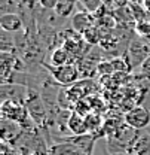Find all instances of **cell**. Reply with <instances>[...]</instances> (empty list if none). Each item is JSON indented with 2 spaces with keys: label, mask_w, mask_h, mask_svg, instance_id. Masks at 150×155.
I'll return each instance as SVG.
<instances>
[{
  "label": "cell",
  "mask_w": 150,
  "mask_h": 155,
  "mask_svg": "<svg viewBox=\"0 0 150 155\" xmlns=\"http://www.w3.org/2000/svg\"><path fill=\"white\" fill-rule=\"evenodd\" d=\"M123 122L135 131H144L150 127V107L146 104H137L128 109L123 115Z\"/></svg>",
  "instance_id": "6da1fadb"
},
{
  "label": "cell",
  "mask_w": 150,
  "mask_h": 155,
  "mask_svg": "<svg viewBox=\"0 0 150 155\" xmlns=\"http://www.w3.org/2000/svg\"><path fill=\"white\" fill-rule=\"evenodd\" d=\"M48 70L51 72L52 78L55 79L56 84L62 85V87H72L75 85L76 81L80 76V72H79V67L77 64L73 63H69L65 66H59V67H54V66H48Z\"/></svg>",
  "instance_id": "7a4b0ae2"
},
{
  "label": "cell",
  "mask_w": 150,
  "mask_h": 155,
  "mask_svg": "<svg viewBox=\"0 0 150 155\" xmlns=\"http://www.w3.org/2000/svg\"><path fill=\"white\" fill-rule=\"evenodd\" d=\"M2 115L5 119L14 121L21 127H24L27 119H31L25 104L19 101H14V100H6L2 103Z\"/></svg>",
  "instance_id": "3957f363"
},
{
  "label": "cell",
  "mask_w": 150,
  "mask_h": 155,
  "mask_svg": "<svg viewBox=\"0 0 150 155\" xmlns=\"http://www.w3.org/2000/svg\"><path fill=\"white\" fill-rule=\"evenodd\" d=\"M150 55V45L144 39H134L129 43L128 48V61L131 64V69L135 67H141L143 63L149 58Z\"/></svg>",
  "instance_id": "277c9868"
},
{
  "label": "cell",
  "mask_w": 150,
  "mask_h": 155,
  "mask_svg": "<svg viewBox=\"0 0 150 155\" xmlns=\"http://www.w3.org/2000/svg\"><path fill=\"white\" fill-rule=\"evenodd\" d=\"M25 107L30 114V118L34 121L36 125H43L45 124L48 114H46L45 103H43L42 97L39 96L37 93H33V91L28 93L27 100H25Z\"/></svg>",
  "instance_id": "5b68a950"
},
{
  "label": "cell",
  "mask_w": 150,
  "mask_h": 155,
  "mask_svg": "<svg viewBox=\"0 0 150 155\" xmlns=\"http://www.w3.org/2000/svg\"><path fill=\"white\" fill-rule=\"evenodd\" d=\"M2 94H3V101L6 100H14L25 104V100L28 93L25 91V88L19 84H3L2 85Z\"/></svg>",
  "instance_id": "8992f818"
},
{
  "label": "cell",
  "mask_w": 150,
  "mask_h": 155,
  "mask_svg": "<svg viewBox=\"0 0 150 155\" xmlns=\"http://www.w3.org/2000/svg\"><path fill=\"white\" fill-rule=\"evenodd\" d=\"M94 21L95 18L88 11H80L72 17V27L77 35H83L86 30L94 27Z\"/></svg>",
  "instance_id": "52a82bcc"
},
{
  "label": "cell",
  "mask_w": 150,
  "mask_h": 155,
  "mask_svg": "<svg viewBox=\"0 0 150 155\" xmlns=\"http://www.w3.org/2000/svg\"><path fill=\"white\" fill-rule=\"evenodd\" d=\"M129 154H132V155H150V134L146 131V130L137 133Z\"/></svg>",
  "instance_id": "ba28073f"
},
{
  "label": "cell",
  "mask_w": 150,
  "mask_h": 155,
  "mask_svg": "<svg viewBox=\"0 0 150 155\" xmlns=\"http://www.w3.org/2000/svg\"><path fill=\"white\" fill-rule=\"evenodd\" d=\"M0 27H2V30H5L8 33H15L22 28V19L19 15L14 14V12L3 14L0 17Z\"/></svg>",
  "instance_id": "9c48e42d"
},
{
  "label": "cell",
  "mask_w": 150,
  "mask_h": 155,
  "mask_svg": "<svg viewBox=\"0 0 150 155\" xmlns=\"http://www.w3.org/2000/svg\"><path fill=\"white\" fill-rule=\"evenodd\" d=\"M48 154L49 155H83V152L76 145H73L72 142L62 139V143H55L54 146H51Z\"/></svg>",
  "instance_id": "30bf717a"
},
{
  "label": "cell",
  "mask_w": 150,
  "mask_h": 155,
  "mask_svg": "<svg viewBox=\"0 0 150 155\" xmlns=\"http://www.w3.org/2000/svg\"><path fill=\"white\" fill-rule=\"evenodd\" d=\"M21 125L14 122V121H9V119H2V139L5 142H12L15 140L19 134H21Z\"/></svg>",
  "instance_id": "8fae6325"
},
{
  "label": "cell",
  "mask_w": 150,
  "mask_h": 155,
  "mask_svg": "<svg viewBox=\"0 0 150 155\" xmlns=\"http://www.w3.org/2000/svg\"><path fill=\"white\" fill-rule=\"evenodd\" d=\"M67 125L70 128V133H73L75 136H83V134H89L86 124H85V118L80 116L79 114H72L70 118L67 119Z\"/></svg>",
  "instance_id": "7c38bea8"
},
{
  "label": "cell",
  "mask_w": 150,
  "mask_h": 155,
  "mask_svg": "<svg viewBox=\"0 0 150 155\" xmlns=\"http://www.w3.org/2000/svg\"><path fill=\"white\" fill-rule=\"evenodd\" d=\"M70 54L65 51L64 46H59V48H55L54 52L51 54V66L54 67H59V66H65L70 63Z\"/></svg>",
  "instance_id": "4fadbf2b"
},
{
  "label": "cell",
  "mask_w": 150,
  "mask_h": 155,
  "mask_svg": "<svg viewBox=\"0 0 150 155\" xmlns=\"http://www.w3.org/2000/svg\"><path fill=\"white\" fill-rule=\"evenodd\" d=\"M75 6H76V3H70V2H62V0H59L58 5H56V8H55V14L58 17H61V18L72 17V15L76 14Z\"/></svg>",
  "instance_id": "5bb4252c"
},
{
  "label": "cell",
  "mask_w": 150,
  "mask_h": 155,
  "mask_svg": "<svg viewBox=\"0 0 150 155\" xmlns=\"http://www.w3.org/2000/svg\"><path fill=\"white\" fill-rule=\"evenodd\" d=\"M134 30L137 33V36L140 39H150V18L143 19V21H137L134 25Z\"/></svg>",
  "instance_id": "9a60e30c"
},
{
  "label": "cell",
  "mask_w": 150,
  "mask_h": 155,
  "mask_svg": "<svg viewBox=\"0 0 150 155\" xmlns=\"http://www.w3.org/2000/svg\"><path fill=\"white\" fill-rule=\"evenodd\" d=\"M110 63H112L114 72L126 73V72L132 70L131 64H129V61H128V58L126 57H116V58H113V60H110Z\"/></svg>",
  "instance_id": "2e32d148"
},
{
  "label": "cell",
  "mask_w": 150,
  "mask_h": 155,
  "mask_svg": "<svg viewBox=\"0 0 150 155\" xmlns=\"http://www.w3.org/2000/svg\"><path fill=\"white\" fill-rule=\"evenodd\" d=\"M75 107H76L75 109L76 114H79V115L83 116V118H86L88 115L92 114V104L88 100H85V98H80L79 101H76Z\"/></svg>",
  "instance_id": "e0dca14e"
},
{
  "label": "cell",
  "mask_w": 150,
  "mask_h": 155,
  "mask_svg": "<svg viewBox=\"0 0 150 155\" xmlns=\"http://www.w3.org/2000/svg\"><path fill=\"white\" fill-rule=\"evenodd\" d=\"M82 39H83L88 45H97V43H100V40H101V33H100V30L94 25L92 28L86 30V31L82 35Z\"/></svg>",
  "instance_id": "ac0fdd59"
},
{
  "label": "cell",
  "mask_w": 150,
  "mask_h": 155,
  "mask_svg": "<svg viewBox=\"0 0 150 155\" xmlns=\"http://www.w3.org/2000/svg\"><path fill=\"white\" fill-rule=\"evenodd\" d=\"M0 49L2 52H8V54H12V49H14V40L9 36V33L5 30H2L0 33Z\"/></svg>",
  "instance_id": "d6986e66"
},
{
  "label": "cell",
  "mask_w": 150,
  "mask_h": 155,
  "mask_svg": "<svg viewBox=\"0 0 150 155\" xmlns=\"http://www.w3.org/2000/svg\"><path fill=\"white\" fill-rule=\"evenodd\" d=\"M132 12V17H134V21H143V19H149L150 15L147 14V11L144 9L143 5H129Z\"/></svg>",
  "instance_id": "ffe728a7"
},
{
  "label": "cell",
  "mask_w": 150,
  "mask_h": 155,
  "mask_svg": "<svg viewBox=\"0 0 150 155\" xmlns=\"http://www.w3.org/2000/svg\"><path fill=\"white\" fill-rule=\"evenodd\" d=\"M97 72H100L101 75H110L114 72V69H113L112 63L109 61H100V64H98V69H97Z\"/></svg>",
  "instance_id": "44dd1931"
},
{
  "label": "cell",
  "mask_w": 150,
  "mask_h": 155,
  "mask_svg": "<svg viewBox=\"0 0 150 155\" xmlns=\"http://www.w3.org/2000/svg\"><path fill=\"white\" fill-rule=\"evenodd\" d=\"M59 0H39V5L46 9V11H55L56 5H58Z\"/></svg>",
  "instance_id": "7402d4cb"
},
{
  "label": "cell",
  "mask_w": 150,
  "mask_h": 155,
  "mask_svg": "<svg viewBox=\"0 0 150 155\" xmlns=\"http://www.w3.org/2000/svg\"><path fill=\"white\" fill-rule=\"evenodd\" d=\"M143 6H144V9L147 11V14L150 15V0H144V3H143Z\"/></svg>",
  "instance_id": "603a6c76"
},
{
  "label": "cell",
  "mask_w": 150,
  "mask_h": 155,
  "mask_svg": "<svg viewBox=\"0 0 150 155\" xmlns=\"http://www.w3.org/2000/svg\"><path fill=\"white\" fill-rule=\"evenodd\" d=\"M129 2V5H143L144 3V0H128Z\"/></svg>",
  "instance_id": "cb8c5ba5"
},
{
  "label": "cell",
  "mask_w": 150,
  "mask_h": 155,
  "mask_svg": "<svg viewBox=\"0 0 150 155\" xmlns=\"http://www.w3.org/2000/svg\"><path fill=\"white\" fill-rule=\"evenodd\" d=\"M62 2H70V3H76L77 0H62Z\"/></svg>",
  "instance_id": "d4e9b609"
},
{
  "label": "cell",
  "mask_w": 150,
  "mask_h": 155,
  "mask_svg": "<svg viewBox=\"0 0 150 155\" xmlns=\"http://www.w3.org/2000/svg\"><path fill=\"white\" fill-rule=\"evenodd\" d=\"M146 131H147V133H149V134H150V127H149V128H147V130H146Z\"/></svg>",
  "instance_id": "484cf974"
},
{
  "label": "cell",
  "mask_w": 150,
  "mask_h": 155,
  "mask_svg": "<svg viewBox=\"0 0 150 155\" xmlns=\"http://www.w3.org/2000/svg\"><path fill=\"white\" fill-rule=\"evenodd\" d=\"M126 155H128V154H126ZM129 155H131V154H129Z\"/></svg>",
  "instance_id": "4316f807"
}]
</instances>
